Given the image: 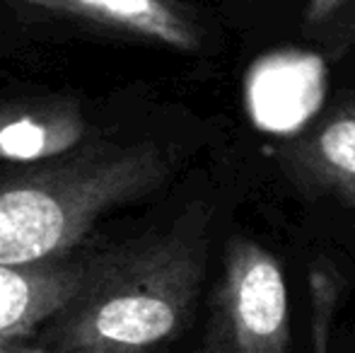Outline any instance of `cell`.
<instances>
[{
	"label": "cell",
	"instance_id": "cell-6",
	"mask_svg": "<svg viewBox=\"0 0 355 353\" xmlns=\"http://www.w3.org/2000/svg\"><path fill=\"white\" fill-rule=\"evenodd\" d=\"M281 160L302 189L355 208V99L324 114L285 148Z\"/></svg>",
	"mask_w": 355,
	"mask_h": 353
},
{
	"label": "cell",
	"instance_id": "cell-8",
	"mask_svg": "<svg viewBox=\"0 0 355 353\" xmlns=\"http://www.w3.org/2000/svg\"><path fill=\"white\" fill-rule=\"evenodd\" d=\"M300 32L329 56H348L355 51V0H307Z\"/></svg>",
	"mask_w": 355,
	"mask_h": 353
},
{
	"label": "cell",
	"instance_id": "cell-1",
	"mask_svg": "<svg viewBox=\"0 0 355 353\" xmlns=\"http://www.w3.org/2000/svg\"><path fill=\"white\" fill-rule=\"evenodd\" d=\"M211 208L102 252L87 286L49 322V353H162L191 325L208 271Z\"/></svg>",
	"mask_w": 355,
	"mask_h": 353
},
{
	"label": "cell",
	"instance_id": "cell-7",
	"mask_svg": "<svg viewBox=\"0 0 355 353\" xmlns=\"http://www.w3.org/2000/svg\"><path fill=\"white\" fill-rule=\"evenodd\" d=\"M87 141L89 119L71 97L0 104V162L34 165Z\"/></svg>",
	"mask_w": 355,
	"mask_h": 353
},
{
	"label": "cell",
	"instance_id": "cell-9",
	"mask_svg": "<svg viewBox=\"0 0 355 353\" xmlns=\"http://www.w3.org/2000/svg\"><path fill=\"white\" fill-rule=\"evenodd\" d=\"M343 281L336 266L312 264L309 268V293H312V344L314 353H329L331 349V327L336 315Z\"/></svg>",
	"mask_w": 355,
	"mask_h": 353
},
{
	"label": "cell",
	"instance_id": "cell-3",
	"mask_svg": "<svg viewBox=\"0 0 355 353\" xmlns=\"http://www.w3.org/2000/svg\"><path fill=\"white\" fill-rule=\"evenodd\" d=\"M290 298L273 252L247 235L225 242L198 353H288Z\"/></svg>",
	"mask_w": 355,
	"mask_h": 353
},
{
	"label": "cell",
	"instance_id": "cell-2",
	"mask_svg": "<svg viewBox=\"0 0 355 353\" xmlns=\"http://www.w3.org/2000/svg\"><path fill=\"white\" fill-rule=\"evenodd\" d=\"M174 153L150 138L87 141L0 184V266L68 257L99 218L155 193Z\"/></svg>",
	"mask_w": 355,
	"mask_h": 353
},
{
	"label": "cell",
	"instance_id": "cell-4",
	"mask_svg": "<svg viewBox=\"0 0 355 353\" xmlns=\"http://www.w3.org/2000/svg\"><path fill=\"white\" fill-rule=\"evenodd\" d=\"M99 261L102 252L0 266V353H49L39 334L87 286Z\"/></svg>",
	"mask_w": 355,
	"mask_h": 353
},
{
	"label": "cell",
	"instance_id": "cell-5",
	"mask_svg": "<svg viewBox=\"0 0 355 353\" xmlns=\"http://www.w3.org/2000/svg\"><path fill=\"white\" fill-rule=\"evenodd\" d=\"M34 12L143 39L174 51H198L203 29L184 0H15Z\"/></svg>",
	"mask_w": 355,
	"mask_h": 353
}]
</instances>
